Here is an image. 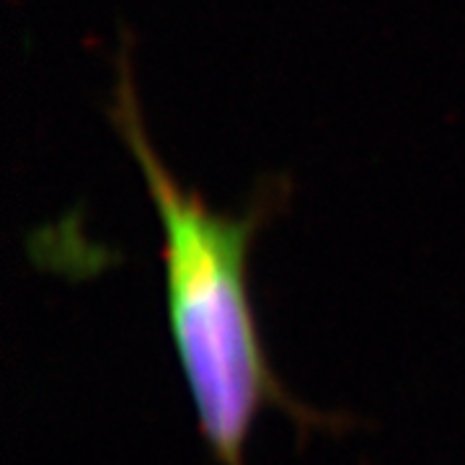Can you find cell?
Returning <instances> with one entry per match:
<instances>
[{
	"label": "cell",
	"instance_id": "cell-1",
	"mask_svg": "<svg viewBox=\"0 0 465 465\" xmlns=\"http://www.w3.org/2000/svg\"><path fill=\"white\" fill-rule=\"evenodd\" d=\"M109 119L133 153L161 220L168 331L213 458L220 465H246V442L266 406L308 430L331 427L329 416L298 403L274 375L251 302V246L282 202L277 186L256 194L241 215L215 213L197 192H186L143 124L130 45L116 54Z\"/></svg>",
	"mask_w": 465,
	"mask_h": 465
}]
</instances>
